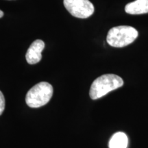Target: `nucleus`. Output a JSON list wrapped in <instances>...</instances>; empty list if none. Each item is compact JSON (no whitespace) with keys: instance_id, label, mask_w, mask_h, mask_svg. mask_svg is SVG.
Wrapping results in <instances>:
<instances>
[{"instance_id":"nucleus-1","label":"nucleus","mask_w":148,"mask_h":148,"mask_svg":"<svg viewBox=\"0 0 148 148\" xmlns=\"http://www.w3.org/2000/svg\"><path fill=\"white\" fill-rule=\"evenodd\" d=\"M123 80L114 74H105L94 80L90 86L89 95L92 99H97L109 92L121 87Z\"/></svg>"},{"instance_id":"nucleus-2","label":"nucleus","mask_w":148,"mask_h":148,"mask_svg":"<svg viewBox=\"0 0 148 148\" xmlns=\"http://www.w3.org/2000/svg\"><path fill=\"white\" fill-rule=\"evenodd\" d=\"M138 31L133 27L120 25L111 28L107 34V42L114 47H123L130 45L138 37Z\"/></svg>"},{"instance_id":"nucleus-3","label":"nucleus","mask_w":148,"mask_h":148,"mask_svg":"<svg viewBox=\"0 0 148 148\" xmlns=\"http://www.w3.org/2000/svg\"><path fill=\"white\" fill-rule=\"evenodd\" d=\"M53 92V87L49 83L39 82L29 90L25 97V101L27 106L31 108H39L49 102Z\"/></svg>"},{"instance_id":"nucleus-4","label":"nucleus","mask_w":148,"mask_h":148,"mask_svg":"<svg viewBox=\"0 0 148 148\" xmlns=\"http://www.w3.org/2000/svg\"><path fill=\"white\" fill-rule=\"evenodd\" d=\"M64 5L72 16L86 18L93 14V5L89 0H63Z\"/></svg>"},{"instance_id":"nucleus-5","label":"nucleus","mask_w":148,"mask_h":148,"mask_svg":"<svg viewBox=\"0 0 148 148\" xmlns=\"http://www.w3.org/2000/svg\"><path fill=\"white\" fill-rule=\"evenodd\" d=\"M45 48V42L42 40H34L27 49L25 58L27 63L34 64L40 62L42 58V51Z\"/></svg>"},{"instance_id":"nucleus-6","label":"nucleus","mask_w":148,"mask_h":148,"mask_svg":"<svg viewBox=\"0 0 148 148\" xmlns=\"http://www.w3.org/2000/svg\"><path fill=\"white\" fill-rule=\"evenodd\" d=\"M125 10L130 14L148 13V0H136L125 5Z\"/></svg>"},{"instance_id":"nucleus-7","label":"nucleus","mask_w":148,"mask_h":148,"mask_svg":"<svg viewBox=\"0 0 148 148\" xmlns=\"http://www.w3.org/2000/svg\"><path fill=\"white\" fill-rule=\"evenodd\" d=\"M128 139L125 133L119 132L114 134L109 141V148H126Z\"/></svg>"},{"instance_id":"nucleus-8","label":"nucleus","mask_w":148,"mask_h":148,"mask_svg":"<svg viewBox=\"0 0 148 148\" xmlns=\"http://www.w3.org/2000/svg\"><path fill=\"white\" fill-rule=\"evenodd\" d=\"M5 108V99L4 96L1 91H0V115L3 113Z\"/></svg>"},{"instance_id":"nucleus-9","label":"nucleus","mask_w":148,"mask_h":148,"mask_svg":"<svg viewBox=\"0 0 148 148\" xmlns=\"http://www.w3.org/2000/svg\"><path fill=\"white\" fill-rule=\"evenodd\" d=\"M3 16V11H1V10H0V18L2 17Z\"/></svg>"}]
</instances>
